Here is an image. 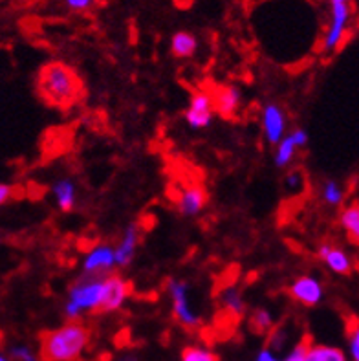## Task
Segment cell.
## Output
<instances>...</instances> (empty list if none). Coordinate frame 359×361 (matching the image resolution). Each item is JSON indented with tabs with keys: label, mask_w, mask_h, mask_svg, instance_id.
I'll use <instances>...</instances> for the list:
<instances>
[{
	"label": "cell",
	"mask_w": 359,
	"mask_h": 361,
	"mask_svg": "<svg viewBox=\"0 0 359 361\" xmlns=\"http://www.w3.org/2000/svg\"><path fill=\"white\" fill-rule=\"evenodd\" d=\"M37 94L46 105L57 110H68L78 105L85 94V85L78 70L63 61H48L37 72Z\"/></svg>",
	"instance_id": "1"
},
{
	"label": "cell",
	"mask_w": 359,
	"mask_h": 361,
	"mask_svg": "<svg viewBox=\"0 0 359 361\" xmlns=\"http://www.w3.org/2000/svg\"><path fill=\"white\" fill-rule=\"evenodd\" d=\"M90 329L81 321H66L46 330L39 339L41 361H79L90 345Z\"/></svg>",
	"instance_id": "2"
},
{
	"label": "cell",
	"mask_w": 359,
	"mask_h": 361,
	"mask_svg": "<svg viewBox=\"0 0 359 361\" xmlns=\"http://www.w3.org/2000/svg\"><path fill=\"white\" fill-rule=\"evenodd\" d=\"M105 275H81L68 288L63 312L66 321H81L85 314H99Z\"/></svg>",
	"instance_id": "3"
},
{
	"label": "cell",
	"mask_w": 359,
	"mask_h": 361,
	"mask_svg": "<svg viewBox=\"0 0 359 361\" xmlns=\"http://www.w3.org/2000/svg\"><path fill=\"white\" fill-rule=\"evenodd\" d=\"M167 293L171 298V307H173V316L178 325L185 330H196L202 325V316L193 308L189 293L191 286L182 279H169Z\"/></svg>",
	"instance_id": "4"
},
{
	"label": "cell",
	"mask_w": 359,
	"mask_h": 361,
	"mask_svg": "<svg viewBox=\"0 0 359 361\" xmlns=\"http://www.w3.org/2000/svg\"><path fill=\"white\" fill-rule=\"evenodd\" d=\"M352 17V0H330V24L323 37V51L332 54L345 41Z\"/></svg>",
	"instance_id": "5"
},
{
	"label": "cell",
	"mask_w": 359,
	"mask_h": 361,
	"mask_svg": "<svg viewBox=\"0 0 359 361\" xmlns=\"http://www.w3.org/2000/svg\"><path fill=\"white\" fill-rule=\"evenodd\" d=\"M132 286L123 275L109 274L105 275V284H103V301H101L99 314H112V312L121 310L123 305L130 298Z\"/></svg>",
	"instance_id": "6"
},
{
	"label": "cell",
	"mask_w": 359,
	"mask_h": 361,
	"mask_svg": "<svg viewBox=\"0 0 359 361\" xmlns=\"http://www.w3.org/2000/svg\"><path fill=\"white\" fill-rule=\"evenodd\" d=\"M214 116V106H213V97L207 92H195L191 96V101L187 105L185 112H183V119L195 130H202L207 128L213 123Z\"/></svg>",
	"instance_id": "7"
},
{
	"label": "cell",
	"mask_w": 359,
	"mask_h": 361,
	"mask_svg": "<svg viewBox=\"0 0 359 361\" xmlns=\"http://www.w3.org/2000/svg\"><path fill=\"white\" fill-rule=\"evenodd\" d=\"M116 253L112 244H97L83 257V275H109L116 271Z\"/></svg>",
	"instance_id": "8"
},
{
	"label": "cell",
	"mask_w": 359,
	"mask_h": 361,
	"mask_svg": "<svg viewBox=\"0 0 359 361\" xmlns=\"http://www.w3.org/2000/svg\"><path fill=\"white\" fill-rule=\"evenodd\" d=\"M286 114L282 106H279L277 103H266L262 106V112H260V125H262V134L264 140L269 143V145H277L282 137L286 136Z\"/></svg>",
	"instance_id": "9"
},
{
	"label": "cell",
	"mask_w": 359,
	"mask_h": 361,
	"mask_svg": "<svg viewBox=\"0 0 359 361\" xmlns=\"http://www.w3.org/2000/svg\"><path fill=\"white\" fill-rule=\"evenodd\" d=\"M290 295L303 307H317L324 298L323 283L315 275H300L290 284Z\"/></svg>",
	"instance_id": "10"
},
{
	"label": "cell",
	"mask_w": 359,
	"mask_h": 361,
	"mask_svg": "<svg viewBox=\"0 0 359 361\" xmlns=\"http://www.w3.org/2000/svg\"><path fill=\"white\" fill-rule=\"evenodd\" d=\"M306 145H308V133H306L305 128H293L291 133H288L275 145L273 164L277 165L279 169H284V167H288L291 161L296 160L297 151L305 149Z\"/></svg>",
	"instance_id": "11"
},
{
	"label": "cell",
	"mask_w": 359,
	"mask_h": 361,
	"mask_svg": "<svg viewBox=\"0 0 359 361\" xmlns=\"http://www.w3.org/2000/svg\"><path fill=\"white\" fill-rule=\"evenodd\" d=\"M207 200H209L207 191L198 183H193V185H185L183 189H180L176 197V209L182 216L193 219L205 209Z\"/></svg>",
	"instance_id": "12"
},
{
	"label": "cell",
	"mask_w": 359,
	"mask_h": 361,
	"mask_svg": "<svg viewBox=\"0 0 359 361\" xmlns=\"http://www.w3.org/2000/svg\"><path fill=\"white\" fill-rule=\"evenodd\" d=\"M138 246H140V226L128 224L127 228L123 229L119 243L114 246L116 266L118 268H127L136 257Z\"/></svg>",
	"instance_id": "13"
},
{
	"label": "cell",
	"mask_w": 359,
	"mask_h": 361,
	"mask_svg": "<svg viewBox=\"0 0 359 361\" xmlns=\"http://www.w3.org/2000/svg\"><path fill=\"white\" fill-rule=\"evenodd\" d=\"M317 257L334 274L348 275L352 271V259L343 247L334 246L330 243H323L317 247Z\"/></svg>",
	"instance_id": "14"
},
{
	"label": "cell",
	"mask_w": 359,
	"mask_h": 361,
	"mask_svg": "<svg viewBox=\"0 0 359 361\" xmlns=\"http://www.w3.org/2000/svg\"><path fill=\"white\" fill-rule=\"evenodd\" d=\"M211 97H213L214 114L222 116L226 119H231L238 114L242 105V94L237 87H231V85L220 87Z\"/></svg>",
	"instance_id": "15"
},
{
	"label": "cell",
	"mask_w": 359,
	"mask_h": 361,
	"mask_svg": "<svg viewBox=\"0 0 359 361\" xmlns=\"http://www.w3.org/2000/svg\"><path fill=\"white\" fill-rule=\"evenodd\" d=\"M55 206L63 213H70L78 202V188L72 178H57L51 185Z\"/></svg>",
	"instance_id": "16"
},
{
	"label": "cell",
	"mask_w": 359,
	"mask_h": 361,
	"mask_svg": "<svg viewBox=\"0 0 359 361\" xmlns=\"http://www.w3.org/2000/svg\"><path fill=\"white\" fill-rule=\"evenodd\" d=\"M198 50V41L191 32H176L171 39V54L176 59H189Z\"/></svg>",
	"instance_id": "17"
},
{
	"label": "cell",
	"mask_w": 359,
	"mask_h": 361,
	"mask_svg": "<svg viewBox=\"0 0 359 361\" xmlns=\"http://www.w3.org/2000/svg\"><path fill=\"white\" fill-rule=\"evenodd\" d=\"M220 305H222L224 310L228 312L229 316L235 317V319L244 316L245 301L237 286H228V288L222 290V293H220Z\"/></svg>",
	"instance_id": "18"
},
{
	"label": "cell",
	"mask_w": 359,
	"mask_h": 361,
	"mask_svg": "<svg viewBox=\"0 0 359 361\" xmlns=\"http://www.w3.org/2000/svg\"><path fill=\"white\" fill-rule=\"evenodd\" d=\"M305 361H346V354L341 348L330 345H312L306 350Z\"/></svg>",
	"instance_id": "19"
},
{
	"label": "cell",
	"mask_w": 359,
	"mask_h": 361,
	"mask_svg": "<svg viewBox=\"0 0 359 361\" xmlns=\"http://www.w3.org/2000/svg\"><path fill=\"white\" fill-rule=\"evenodd\" d=\"M339 224L346 237L351 238L354 244H359V206H348L341 211L339 215Z\"/></svg>",
	"instance_id": "20"
},
{
	"label": "cell",
	"mask_w": 359,
	"mask_h": 361,
	"mask_svg": "<svg viewBox=\"0 0 359 361\" xmlns=\"http://www.w3.org/2000/svg\"><path fill=\"white\" fill-rule=\"evenodd\" d=\"M250 330L259 336L269 334L273 330V316L268 308H255L250 316Z\"/></svg>",
	"instance_id": "21"
},
{
	"label": "cell",
	"mask_w": 359,
	"mask_h": 361,
	"mask_svg": "<svg viewBox=\"0 0 359 361\" xmlns=\"http://www.w3.org/2000/svg\"><path fill=\"white\" fill-rule=\"evenodd\" d=\"M321 198H323V202L328 204V206H341L343 200H345V189L336 180H327L323 183V188H321Z\"/></svg>",
	"instance_id": "22"
},
{
	"label": "cell",
	"mask_w": 359,
	"mask_h": 361,
	"mask_svg": "<svg viewBox=\"0 0 359 361\" xmlns=\"http://www.w3.org/2000/svg\"><path fill=\"white\" fill-rule=\"evenodd\" d=\"M180 361H219V356L202 345H187L180 354Z\"/></svg>",
	"instance_id": "23"
},
{
	"label": "cell",
	"mask_w": 359,
	"mask_h": 361,
	"mask_svg": "<svg viewBox=\"0 0 359 361\" xmlns=\"http://www.w3.org/2000/svg\"><path fill=\"white\" fill-rule=\"evenodd\" d=\"M9 360L11 361H41L39 354L33 353L32 347L28 345H13L9 348Z\"/></svg>",
	"instance_id": "24"
},
{
	"label": "cell",
	"mask_w": 359,
	"mask_h": 361,
	"mask_svg": "<svg viewBox=\"0 0 359 361\" xmlns=\"http://www.w3.org/2000/svg\"><path fill=\"white\" fill-rule=\"evenodd\" d=\"M305 188V176L299 169H293L286 174L284 178V189L290 192H299L300 189Z\"/></svg>",
	"instance_id": "25"
},
{
	"label": "cell",
	"mask_w": 359,
	"mask_h": 361,
	"mask_svg": "<svg viewBox=\"0 0 359 361\" xmlns=\"http://www.w3.org/2000/svg\"><path fill=\"white\" fill-rule=\"evenodd\" d=\"M308 347H310V339L303 338L299 343H296V347L291 348L286 356L282 357L281 361H305V356H306V350H308Z\"/></svg>",
	"instance_id": "26"
},
{
	"label": "cell",
	"mask_w": 359,
	"mask_h": 361,
	"mask_svg": "<svg viewBox=\"0 0 359 361\" xmlns=\"http://www.w3.org/2000/svg\"><path fill=\"white\" fill-rule=\"evenodd\" d=\"M255 361H281V357L275 353V347L269 343L264 345V347L260 348L259 353H257V356H255Z\"/></svg>",
	"instance_id": "27"
},
{
	"label": "cell",
	"mask_w": 359,
	"mask_h": 361,
	"mask_svg": "<svg viewBox=\"0 0 359 361\" xmlns=\"http://www.w3.org/2000/svg\"><path fill=\"white\" fill-rule=\"evenodd\" d=\"M72 11H88L94 6V0H64Z\"/></svg>",
	"instance_id": "28"
},
{
	"label": "cell",
	"mask_w": 359,
	"mask_h": 361,
	"mask_svg": "<svg viewBox=\"0 0 359 361\" xmlns=\"http://www.w3.org/2000/svg\"><path fill=\"white\" fill-rule=\"evenodd\" d=\"M11 198H15V188L9 183H0V207L8 204Z\"/></svg>",
	"instance_id": "29"
},
{
	"label": "cell",
	"mask_w": 359,
	"mask_h": 361,
	"mask_svg": "<svg viewBox=\"0 0 359 361\" xmlns=\"http://www.w3.org/2000/svg\"><path fill=\"white\" fill-rule=\"evenodd\" d=\"M351 341H354V343L359 345V321L351 329Z\"/></svg>",
	"instance_id": "30"
},
{
	"label": "cell",
	"mask_w": 359,
	"mask_h": 361,
	"mask_svg": "<svg viewBox=\"0 0 359 361\" xmlns=\"http://www.w3.org/2000/svg\"><path fill=\"white\" fill-rule=\"evenodd\" d=\"M351 357L354 361H359V345L351 341Z\"/></svg>",
	"instance_id": "31"
},
{
	"label": "cell",
	"mask_w": 359,
	"mask_h": 361,
	"mask_svg": "<svg viewBox=\"0 0 359 361\" xmlns=\"http://www.w3.org/2000/svg\"><path fill=\"white\" fill-rule=\"evenodd\" d=\"M118 361H138L136 356H132V354H127V356H121Z\"/></svg>",
	"instance_id": "32"
},
{
	"label": "cell",
	"mask_w": 359,
	"mask_h": 361,
	"mask_svg": "<svg viewBox=\"0 0 359 361\" xmlns=\"http://www.w3.org/2000/svg\"><path fill=\"white\" fill-rule=\"evenodd\" d=\"M0 361H11L9 356H4V354H0Z\"/></svg>",
	"instance_id": "33"
},
{
	"label": "cell",
	"mask_w": 359,
	"mask_h": 361,
	"mask_svg": "<svg viewBox=\"0 0 359 361\" xmlns=\"http://www.w3.org/2000/svg\"><path fill=\"white\" fill-rule=\"evenodd\" d=\"M0 244H2V237H0Z\"/></svg>",
	"instance_id": "34"
}]
</instances>
